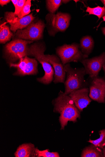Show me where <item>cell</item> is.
<instances>
[{
	"instance_id": "6da1fadb",
	"label": "cell",
	"mask_w": 105,
	"mask_h": 157,
	"mask_svg": "<svg viewBox=\"0 0 105 157\" xmlns=\"http://www.w3.org/2000/svg\"><path fill=\"white\" fill-rule=\"evenodd\" d=\"M54 112L60 114L59 121L61 130H64L68 121L74 123L80 117V112L75 105L72 99L69 95L60 91L57 98L53 101Z\"/></svg>"
},
{
	"instance_id": "7a4b0ae2",
	"label": "cell",
	"mask_w": 105,
	"mask_h": 157,
	"mask_svg": "<svg viewBox=\"0 0 105 157\" xmlns=\"http://www.w3.org/2000/svg\"><path fill=\"white\" fill-rule=\"evenodd\" d=\"M66 79L64 82L65 93L69 95L73 92L87 87L84 76L87 75L84 67L74 68L69 63L64 65Z\"/></svg>"
},
{
	"instance_id": "3957f363",
	"label": "cell",
	"mask_w": 105,
	"mask_h": 157,
	"mask_svg": "<svg viewBox=\"0 0 105 157\" xmlns=\"http://www.w3.org/2000/svg\"><path fill=\"white\" fill-rule=\"evenodd\" d=\"M46 48L42 44L35 43L28 48V55L34 56L42 64L45 74L41 78H37L38 81L45 84H50L54 79L55 71L52 65L45 58L44 52Z\"/></svg>"
},
{
	"instance_id": "277c9868",
	"label": "cell",
	"mask_w": 105,
	"mask_h": 157,
	"mask_svg": "<svg viewBox=\"0 0 105 157\" xmlns=\"http://www.w3.org/2000/svg\"><path fill=\"white\" fill-rule=\"evenodd\" d=\"M33 41L15 39L7 44L4 48L5 58L10 63L16 62L22 58L28 55L27 45Z\"/></svg>"
},
{
	"instance_id": "5b68a950",
	"label": "cell",
	"mask_w": 105,
	"mask_h": 157,
	"mask_svg": "<svg viewBox=\"0 0 105 157\" xmlns=\"http://www.w3.org/2000/svg\"><path fill=\"white\" fill-rule=\"evenodd\" d=\"M56 53L64 65L72 62H81L87 58L81 51L79 44L76 43L59 47L56 49Z\"/></svg>"
},
{
	"instance_id": "8992f818",
	"label": "cell",
	"mask_w": 105,
	"mask_h": 157,
	"mask_svg": "<svg viewBox=\"0 0 105 157\" xmlns=\"http://www.w3.org/2000/svg\"><path fill=\"white\" fill-rule=\"evenodd\" d=\"M71 18V15L67 13H49L46 20L49 26V34L54 36L58 32L66 31L69 26Z\"/></svg>"
},
{
	"instance_id": "52a82bcc",
	"label": "cell",
	"mask_w": 105,
	"mask_h": 157,
	"mask_svg": "<svg viewBox=\"0 0 105 157\" xmlns=\"http://www.w3.org/2000/svg\"><path fill=\"white\" fill-rule=\"evenodd\" d=\"M45 25L41 20L32 23L22 30H18L13 35V40L22 39L31 41L40 40L42 38Z\"/></svg>"
},
{
	"instance_id": "ba28073f",
	"label": "cell",
	"mask_w": 105,
	"mask_h": 157,
	"mask_svg": "<svg viewBox=\"0 0 105 157\" xmlns=\"http://www.w3.org/2000/svg\"><path fill=\"white\" fill-rule=\"evenodd\" d=\"M89 87V97L99 103H105V78L99 76L89 77L87 80Z\"/></svg>"
},
{
	"instance_id": "9c48e42d",
	"label": "cell",
	"mask_w": 105,
	"mask_h": 157,
	"mask_svg": "<svg viewBox=\"0 0 105 157\" xmlns=\"http://www.w3.org/2000/svg\"><path fill=\"white\" fill-rule=\"evenodd\" d=\"M38 62L35 59L29 58L27 56L20 59L17 64L10 63V67L17 68L16 72L13 75L21 76L37 74L38 73Z\"/></svg>"
},
{
	"instance_id": "30bf717a",
	"label": "cell",
	"mask_w": 105,
	"mask_h": 157,
	"mask_svg": "<svg viewBox=\"0 0 105 157\" xmlns=\"http://www.w3.org/2000/svg\"><path fill=\"white\" fill-rule=\"evenodd\" d=\"M80 62L84 67L86 74L89 77H97L105 63V52L92 58L85 59Z\"/></svg>"
},
{
	"instance_id": "8fae6325",
	"label": "cell",
	"mask_w": 105,
	"mask_h": 157,
	"mask_svg": "<svg viewBox=\"0 0 105 157\" xmlns=\"http://www.w3.org/2000/svg\"><path fill=\"white\" fill-rule=\"evenodd\" d=\"M45 58L52 66L54 71V82L64 83L66 76L63 65L59 57L54 55H45Z\"/></svg>"
},
{
	"instance_id": "7c38bea8",
	"label": "cell",
	"mask_w": 105,
	"mask_h": 157,
	"mask_svg": "<svg viewBox=\"0 0 105 157\" xmlns=\"http://www.w3.org/2000/svg\"><path fill=\"white\" fill-rule=\"evenodd\" d=\"M89 88L86 87L74 91L69 95L80 112H82L92 101L89 97Z\"/></svg>"
},
{
	"instance_id": "4fadbf2b",
	"label": "cell",
	"mask_w": 105,
	"mask_h": 157,
	"mask_svg": "<svg viewBox=\"0 0 105 157\" xmlns=\"http://www.w3.org/2000/svg\"><path fill=\"white\" fill-rule=\"evenodd\" d=\"M35 17L33 16V13L26 16L21 18H18L15 22L10 23V29L14 33L19 30H22L34 21Z\"/></svg>"
},
{
	"instance_id": "5bb4252c",
	"label": "cell",
	"mask_w": 105,
	"mask_h": 157,
	"mask_svg": "<svg viewBox=\"0 0 105 157\" xmlns=\"http://www.w3.org/2000/svg\"><path fill=\"white\" fill-rule=\"evenodd\" d=\"M79 46L82 53L87 58L94 48L95 43L93 38L89 36L83 37L80 40Z\"/></svg>"
},
{
	"instance_id": "9a60e30c",
	"label": "cell",
	"mask_w": 105,
	"mask_h": 157,
	"mask_svg": "<svg viewBox=\"0 0 105 157\" xmlns=\"http://www.w3.org/2000/svg\"><path fill=\"white\" fill-rule=\"evenodd\" d=\"M34 145L31 143L25 144L20 145L14 153L16 157H35Z\"/></svg>"
},
{
	"instance_id": "2e32d148",
	"label": "cell",
	"mask_w": 105,
	"mask_h": 157,
	"mask_svg": "<svg viewBox=\"0 0 105 157\" xmlns=\"http://www.w3.org/2000/svg\"><path fill=\"white\" fill-rule=\"evenodd\" d=\"M82 157H103L101 149L92 144L86 147L83 151Z\"/></svg>"
},
{
	"instance_id": "e0dca14e",
	"label": "cell",
	"mask_w": 105,
	"mask_h": 157,
	"mask_svg": "<svg viewBox=\"0 0 105 157\" xmlns=\"http://www.w3.org/2000/svg\"><path fill=\"white\" fill-rule=\"evenodd\" d=\"M13 36V33L10 29L9 27L6 24L1 25L0 27V42L5 44L10 40Z\"/></svg>"
},
{
	"instance_id": "ac0fdd59",
	"label": "cell",
	"mask_w": 105,
	"mask_h": 157,
	"mask_svg": "<svg viewBox=\"0 0 105 157\" xmlns=\"http://www.w3.org/2000/svg\"><path fill=\"white\" fill-rule=\"evenodd\" d=\"M86 11L88 12L89 15L96 16L99 20L105 15V7L98 6L95 8H91L88 6Z\"/></svg>"
},
{
	"instance_id": "d6986e66",
	"label": "cell",
	"mask_w": 105,
	"mask_h": 157,
	"mask_svg": "<svg viewBox=\"0 0 105 157\" xmlns=\"http://www.w3.org/2000/svg\"><path fill=\"white\" fill-rule=\"evenodd\" d=\"M99 132L100 137L99 138L95 140L90 139L88 142L95 146L103 149L105 147V129L101 130Z\"/></svg>"
},
{
	"instance_id": "ffe728a7",
	"label": "cell",
	"mask_w": 105,
	"mask_h": 157,
	"mask_svg": "<svg viewBox=\"0 0 105 157\" xmlns=\"http://www.w3.org/2000/svg\"><path fill=\"white\" fill-rule=\"evenodd\" d=\"M46 2L48 10L52 14L55 13L62 4L61 0H48Z\"/></svg>"
},
{
	"instance_id": "44dd1931",
	"label": "cell",
	"mask_w": 105,
	"mask_h": 157,
	"mask_svg": "<svg viewBox=\"0 0 105 157\" xmlns=\"http://www.w3.org/2000/svg\"><path fill=\"white\" fill-rule=\"evenodd\" d=\"M35 157H59L57 152H50L49 149L40 151L38 148L35 149Z\"/></svg>"
},
{
	"instance_id": "7402d4cb",
	"label": "cell",
	"mask_w": 105,
	"mask_h": 157,
	"mask_svg": "<svg viewBox=\"0 0 105 157\" xmlns=\"http://www.w3.org/2000/svg\"><path fill=\"white\" fill-rule=\"evenodd\" d=\"M31 1L27 0L21 12L16 16L18 18H21L28 15L31 12Z\"/></svg>"
},
{
	"instance_id": "603a6c76",
	"label": "cell",
	"mask_w": 105,
	"mask_h": 157,
	"mask_svg": "<svg viewBox=\"0 0 105 157\" xmlns=\"http://www.w3.org/2000/svg\"><path fill=\"white\" fill-rule=\"evenodd\" d=\"M26 2V0H18L16 6L15 7V10L14 12L15 15L17 16L21 12Z\"/></svg>"
},
{
	"instance_id": "cb8c5ba5",
	"label": "cell",
	"mask_w": 105,
	"mask_h": 157,
	"mask_svg": "<svg viewBox=\"0 0 105 157\" xmlns=\"http://www.w3.org/2000/svg\"><path fill=\"white\" fill-rule=\"evenodd\" d=\"M10 1H10V0H1L0 5L2 6H3L4 5H6L10 2Z\"/></svg>"
},
{
	"instance_id": "d4e9b609",
	"label": "cell",
	"mask_w": 105,
	"mask_h": 157,
	"mask_svg": "<svg viewBox=\"0 0 105 157\" xmlns=\"http://www.w3.org/2000/svg\"><path fill=\"white\" fill-rule=\"evenodd\" d=\"M18 0H11V1L13 3L14 7H15L18 4Z\"/></svg>"
},
{
	"instance_id": "484cf974",
	"label": "cell",
	"mask_w": 105,
	"mask_h": 157,
	"mask_svg": "<svg viewBox=\"0 0 105 157\" xmlns=\"http://www.w3.org/2000/svg\"><path fill=\"white\" fill-rule=\"evenodd\" d=\"M70 1H67V0H63V1H62V3L63 4H66L69 2Z\"/></svg>"
},
{
	"instance_id": "4316f807",
	"label": "cell",
	"mask_w": 105,
	"mask_h": 157,
	"mask_svg": "<svg viewBox=\"0 0 105 157\" xmlns=\"http://www.w3.org/2000/svg\"><path fill=\"white\" fill-rule=\"evenodd\" d=\"M101 30L103 34L105 36V27L101 28Z\"/></svg>"
},
{
	"instance_id": "83f0119b",
	"label": "cell",
	"mask_w": 105,
	"mask_h": 157,
	"mask_svg": "<svg viewBox=\"0 0 105 157\" xmlns=\"http://www.w3.org/2000/svg\"><path fill=\"white\" fill-rule=\"evenodd\" d=\"M102 153L103 157H105V147L103 149Z\"/></svg>"
},
{
	"instance_id": "f1b7e54d",
	"label": "cell",
	"mask_w": 105,
	"mask_h": 157,
	"mask_svg": "<svg viewBox=\"0 0 105 157\" xmlns=\"http://www.w3.org/2000/svg\"><path fill=\"white\" fill-rule=\"evenodd\" d=\"M102 69L104 71V77L105 78V63L104 64V65L103 66Z\"/></svg>"
},
{
	"instance_id": "f546056e",
	"label": "cell",
	"mask_w": 105,
	"mask_h": 157,
	"mask_svg": "<svg viewBox=\"0 0 105 157\" xmlns=\"http://www.w3.org/2000/svg\"><path fill=\"white\" fill-rule=\"evenodd\" d=\"M101 1L103 3L105 7V0H102V1Z\"/></svg>"
},
{
	"instance_id": "4dcf8cb0",
	"label": "cell",
	"mask_w": 105,
	"mask_h": 157,
	"mask_svg": "<svg viewBox=\"0 0 105 157\" xmlns=\"http://www.w3.org/2000/svg\"><path fill=\"white\" fill-rule=\"evenodd\" d=\"M103 21L105 22V15L102 17Z\"/></svg>"
}]
</instances>
